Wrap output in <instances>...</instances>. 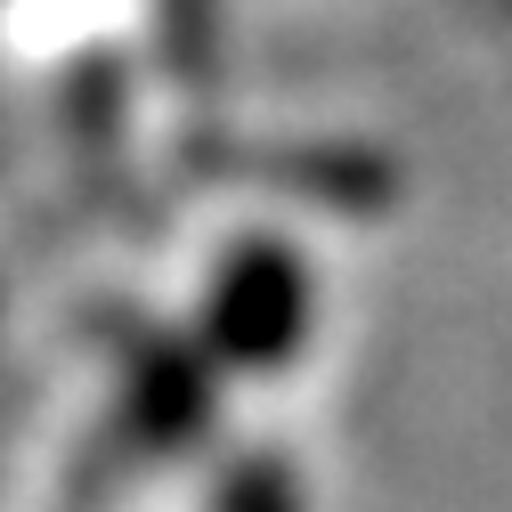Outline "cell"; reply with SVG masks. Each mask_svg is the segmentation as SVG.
Instances as JSON below:
<instances>
[{"label":"cell","instance_id":"obj_1","mask_svg":"<svg viewBox=\"0 0 512 512\" xmlns=\"http://www.w3.org/2000/svg\"><path fill=\"white\" fill-rule=\"evenodd\" d=\"M212 334L228 358L244 366H277L301 334V277L285 252H244V261L228 269L220 301H212Z\"/></svg>","mask_w":512,"mask_h":512}]
</instances>
